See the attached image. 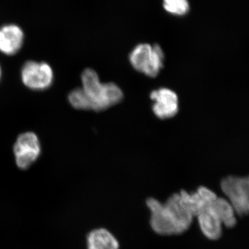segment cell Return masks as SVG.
Here are the masks:
<instances>
[{"instance_id": "4fadbf2b", "label": "cell", "mask_w": 249, "mask_h": 249, "mask_svg": "<svg viewBox=\"0 0 249 249\" xmlns=\"http://www.w3.org/2000/svg\"><path fill=\"white\" fill-rule=\"evenodd\" d=\"M163 9L168 14L175 16H183L190 11L188 0H163Z\"/></svg>"}, {"instance_id": "9c48e42d", "label": "cell", "mask_w": 249, "mask_h": 249, "mask_svg": "<svg viewBox=\"0 0 249 249\" xmlns=\"http://www.w3.org/2000/svg\"><path fill=\"white\" fill-rule=\"evenodd\" d=\"M24 32L16 24H8L0 28V52L4 55H13L22 48Z\"/></svg>"}, {"instance_id": "277c9868", "label": "cell", "mask_w": 249, "mask_h": 249, "mask_svg": "<svg viewBox=\"0 0 249 249\" xmlns=\"http://www.w3.org/2000/svg\"><path fill=\"white\" fill-rule=\"evenodd\" d=\"M221 188L232 205L236 214H249V176L227 177L222 180Z\"/></svg>"}, {"instance_id": "30bf717a", "label": "cell", "mask_w": 249, "mask_h": 249, "mask_svg": "<svg viewBox=\"0 0 249 249\" xmlns=\"http://www.w3.org/2000/svg\"><path fill=\"white\" fill-rule=\"evenodd\" d=\"M196 217L199 228L205 237L211 240H217L220 238L223 224L211 210H206Z\"/></svg>"}, {"instance_id": "8992f818", "label": "cell", "mask_w": 249, "mask_h": 249, "mask_svg": "<svg viewBox=\"0 0 249 249\" xmlns=\"http://www.w3.org/2000/svg\"><path fill=\"white\" fill-rule=\"evenodd\" d=\"M16 165L22 170L29 168L40 157L41 145L37 134L32 132L21 134L14 146Z\"/></svg>"}, {"instance_id": "5b68a950", "label": "cell", "mask_w": 249, "mask_h": 249, "mask_svg": "<svg viewBox=\"0 0 249 249\" xmlns=\"http://www.w3.org/2000/svg\"><path fill=\"white\" fill-rule=\"evenodd\" d=\"M53 70L47 62L28 61L21 70L23 84L35 91L48 89L53 83Z\"/></svg>"}, {"instance_id": "52a82bcc", "label": "cell", "mask_w": 249, "mask_h": 249, "mask_svg": "<svg viewBox=\"0 0 249 249\" xmlns=\"http://www.w3.org/2000/svg\"><path fill=\"white\" fill-rule=\"evenodd\" d=\"M178 195L181 204L193 217H197L206 211L217 197L213 191L205 186L199 187L193 193L181 191Z\"/></svg>"}, {"instance_id": "9a60e30c", "label": "cell", "mask_w": 249, "mask_h": 249, "mask_svg": "<svg viewBox=\"0 0 249 249\" xmlns=\"http://www.w3.org/2000/svg\"><path fill=\"white\" fill-rule=\"evenodd\" d=\"M1 73H2V71H1V65H0V80H1Z\"/></svg>"}, {"instance_id": "6da1fadb", "label": "cell", "mask_w": 249, "mask_h": 249, "mask_svg": "<svg viewBox=\"0 0 249 249\" xmlns=\"http://www.w3.org/2000/svg\"><path fill=\"white\" fill-rule=\"evenodd\" d=\"M146 204L150 211V226L159 235H179L191 226L194 217L181 204L178 193L170 196L164 203L149 198Z\"/></svg>"}, {"instance_id": "5bb4252c", "label": "cell", "mask_w": 249, "mask_h": 249, "mask_svg": "<svg viewBox=\"0 0 249 249\" xmlns=\"http://www.w3.org/2000/svg\"><path fill=\"white\" fill-rule=\"evenodd\" d=\"M68 100L72 107L75 109L90 110L88 98L81 88L72 90L71 92L69 93Z\"/></svg>"}, {"instance_id": "7a4b0ae2", "label": "cell", "mask_w": 249, "mask_h": 249, "mask_svg": "<svg viewBox=\"0 0 249 249\" xmlns=\"http://www.w3.org/2000/svg\"><path fill=\"white\" fill-rule=\"evenodd\" d=\"M81 80V88L91 110H105L123 99L124 94L120 88L114 83H101L97 73L91 69H87L83 72Z\"/></svg>"}, {"instance_id": "7c38bea8", "label": "cell", "mask_w": 249, "mask_h": 249, "mask_svg": "<svg viewBox=\"0 0 249 249\" xmlns=\"http://www.w3.org/2000/svg\"><path fill=\"white\" fill-rule=\"evenodd\" d=\"M208 209L211 210L217 216L224 227H235L237 223L236 213L232 205L228 199L217 196Z\"/></svg>"}, {"instance_id": "3957f363", "label": "cell", "mask_w": 249, "mask_h": 249, "mask_svg": "<svg viewBox=\"0 0 249 249\" xmlns=\"http://www.w3.org/2000/svg\"><path fill=\"white\" fill-rule=\"evenodd\" d=\"M129 60L137 71L153 78L163 67L164 53L159 45L140 44L132 49Z\"/></svg>"}, {"instance_id": "8fae6325", "label": "cell", "mask_w": 249, "mask_h": 249, "mask_svg": "<svg viewBox=\"0 0 249 249\" xmlns=\"http://www.w3.org/2000/svg\"><path fill=\"white\" fill-rule=\"evenodd\" d=\"M88 249H119V243L106 229H96L88 236Z\"/></svg>"}, {"instance_id": "ba28073f", "label": "cell", "mask_w": 249, "mask_h": 249, "mask_svg": "<svg viewBox=\"0 0 249 249\" xmlns=\"http://www.w3.org/2000/svg\"><path fill=\"white\" fill-rule=\"evenodd\" d=\"M150 98L155 102L152 106V110L160 119H170L178 114V95L173 90L168 88L154 90L150 93Z\"/></svg>"}]
</instances>
